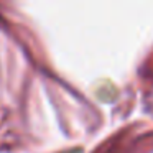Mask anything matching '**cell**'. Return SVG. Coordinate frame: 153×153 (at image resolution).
Listing matches in <instances>:
<instances>
[{"mask_svg":"<svg viewBox=\"0 0 153 153\" xmlns=\"http://www.w3.org/2000/svg\"><path fill=\"white\" fill-rule=\"evenodd\" d=\"M96 97L100 100V102H114V100L119 97V89L115 87V84L112 81H100L96 87Z\"/></svg>","mask_w":153,"mask_h":153,"instance_id":"1","label":"cell"},{"mask_svg":"<svg viewBox=\"0 0 153 153\" xmlns=\"http://www.w3.org/2000/svg\"><path fill=\"white\" fill-rule=\"evenodd\" d=\"M59 153H82V148L81 146H74V148H69V150H63Z\"/></svg>","mask_w":153,"mask_h":153,"instance_id":"2","label":"cell"}]
</instances>
